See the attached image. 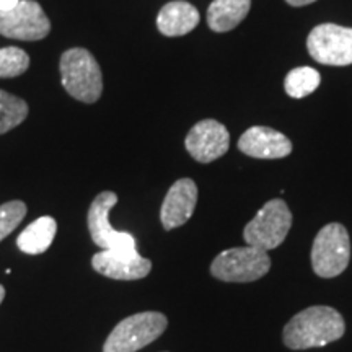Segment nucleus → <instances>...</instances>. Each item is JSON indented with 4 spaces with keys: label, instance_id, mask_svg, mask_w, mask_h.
Masks as SVG:
<instances>
[{
    "label": "nucleus",
    "instance_id": "8",
    "mask_svg": "<svg viewBox=\"0 0 352 352\" xmlns=\"http://www.w3.org/2000/svg\"><path fill=\"white\" fill-rule=\"evenodd\" d=\"M118 204L113 191H103L95 197L88 209V230L91 240L103 250H138L135 239L129 232L114 230L109 222V212Z\"/></svg>",
    "mask_w": 352,
    "mask_h": 352
},
{
    "label": "nucleus",
    "instance_id": "15",
    "mask_svg": "<svg viewBox=\"0 0 352 352\" xmlns=\"http://www.w3.org/2000/svg\"><path fill=\"white\" fill-rule=\"evenodd\" d=\"M252 0H214L208 8V25L215 33L236 28L248 15Z\"/></svg>",
    "mask_w": 352,
    "mask_h": 352
},
{
    "label": "nucleus",
    "instance_id": "23",
    "mask_svg": "<svg viewBox=\"0 0 352 352\" xmlns=\"http://www.w3.org/2000/svg\"><path fill=\"white\" fill-rule=\"evenodd\" d=\"M3 297H6V289L2 287V285H0V303H2V300H3Z\"/></svg>",
    "mask_w": 352,
    "mask_h": 352
},
{
    "label": "nucleus",
    "instance_id": "10",
    "mask_svg": "<svg viewBox=\"0 0 352 352\" xmlns=\"http://www.w3.org/2000/svg\"><path fill=\"white\" fill-rule=\"evenodd\" d=\"M91 266L100 274L116 280L144 279L152 271L151 259L140 256L138 250H101L91 258Z\"/></svg>",
    "mask_w": 352,
    "mask_h": 352
},
{
    "label": "nucleus",
    "instance_id": "18",
    "mask_svg": "<svg viewBox=\"0 0 352 352\" xmlns=\"http://www.w3.org/2000/svg\"><path fill=\"white\" fill-rule=\"evenodd\" d=\"M26 116H28L26 101L0 90V135L21 124Z\"/></svg>",
    "mask_w": 352,
    "mask_h": 352
},
{
    "label": "nucleus",
    "instance_id": "21",
    "mask_svg": "<svg viewBox=\"0 0 352 352\" xmlns=\"http://www.w3.org/2000/svg\"><path fill=\"white\" fill-rule=\"evenodd\" d=\"M20 3V0H0V12H7L15 8Z\"/></svg>",
    "mask_w": 352,
    "mask_h": 352
},
{
    "label": "nucleus",
    "instance_id": "6",
    "mask_svg": "<svg viewBox=\"0 0 352 352\" xmlns=\"http://www.w3.org/2000/svg\"><path fill=\"white\" fill-rule=\"evenodd\" d=\"M292 227V212L283 199H271L246 223L243 239L246 245L270 252L279 246Z\"/></svg>",
    "mask_w": 352,
    "mask_h": 352
},
{
    "label": "nucleus",
    "instance_id": "11",
    "mask_svg": "<svg viewBox=\"0 0 352 352\" xmlns=\"http://www.w3.org/2000/svg\"><path fill=\"white\" fill-rule=\"evenodd\" d=\"M186 151L199 164H210L226 155L230 147V134L227 127L215 120H204L191 127L188 132Z\"/></svg>",
    "mask_w": 352,
    "mask_h": 352
},
{
    "label": "nucleus",
    "instance_id": "12",
    "mask_svg": "<svg viewBox=\"0 0 352 352\" xmlns=\"http://www.w3.org/2000/svg\"><path fill=\"white\" fill-rule=\"evenodd\" d=\"M197 204V186L191 178H182L173 183L166 192L160 210V220L165 230L184 226L195 214Z\"/></svg>",
    "mask_w": 352,
    "mask_h": 352
},
{
    "label": "nucleus",
    "instance_id": "16",
    "mask_svg": "<svg viewBox=\"0 0 352 352\" xmlns=\"http://www.w3.org/2000/svg\"><path fill=\"white\" fill-rule=\"evenodd\" d=\"M57 222L50 215H44L30 223L16 239V246L26 254H41L54 241Z\"/></svg>",
    "mask_w": 352,
    "mask_h": 352
},
{
    "label": "nucleus",
    "instance_id": "2",
    "mask_svg": "<svg viewBox=\"0 0 352 352\" xmlns=\"http://www.w3.org/2000/svg\"><path fill=\"white\" fill-rule=\"evenodd\" d=\"M60 80L67 94L82 103H95L103 94V76L96 59L83 47H72L60 57Z\"/></svg>",
    "mask_w": 352,
    "mask_h": 352
},
{
    "label": "nucleus",
    "instance_id": "5",
    "mask_svg": "<svg viewBox=\"0 0 352 352\" xmlns=\"http://www.w3.org/2000/svg\"><path fill=\"white\" fill-rule=\"evenodd\" d=\"M351 259L349 233L342 223L324 226L311 246V267L316 276L331 279L346 271Z\"/></svg>",
    "mask_w": 352,
    "mask_h": 352
},
{
    "label": "nucleus",
    "instance_id": "13",
    "mask_svg": "<svg viewBox=\"0 0 352 352\" xmlns=\"http://www.w3.org/2000/svg\"><path fill=\"white\" fill-rule=\"evenodd\" d=\"M240 152L253 158L276 160L284 158L292 152V142L283 132L264 126H253L243 132L239 140Z\"/></svg>",
    "mask_w": 352,
    "mask_h": 352
},
{
    "label": "nucleus",
    "instance_id": "19",
    "mask_svg": "<svg viewBox=\"0 0 352 352\" xmlns=\"http://www.w3.org/2000/svg\"><path fill=\"white\" fill-rule=\"evenodd\" d=\"M30 67V56L20 47L10 46L0 50V78L19 77Z\"/></svg>",
    "mask_w": 352,
    "mask_h": 352
},
{
    "label": "nucleus",
    "instance_id": "7",
    "mask_svg": "<svg viewBox=\"0 0 352 352\" xmlns=\"http://www.w3.org/2000/svg\"><path fill=\"white\" fill-rule=\"evenodd\" d=\"M307 50L320 64L349 65L352 64V28L334 23L315 26L307 38Z\"/></svg>",
    "mask_w": 352,
    "mask_h": 352
},
{
    "label": "nucleus",
    "instance_id": "9",
    "mask_svg": "<svg viewBox=\"0 0 352 352\" xmlns=\"http://www.w3.org/2000/svg\"><path fill=\"white\" fill-rule=\"evenodd\" d=\"M51 32V21L34 0H20L15 8L0 12V34L20 41H39Z\"/></svg>",
    "mask_w": 352,
    "mask_h": 352
},
{
    "label": "nucleus",
    "instance_id": "4",
    "mask_svg": "<svg viewBox=\"0 0 352 352\" xmlns=\"http://www.w3.org/2000/svg\"><path fill=\"white\" fill-rule=\"evenodd\" d=\"M168 320L160 311H142L127 316L114 327L103 346V352H135L160 338Z\"/></svg>",
    "mask_w": 352,
    "mask_h": 352
},
{
    "label": "nucleus",
    "instance_id": "3",
    "mask_svg": "<svg viewBox=\"0 0 352 352\" xmlns=\"http://www.w3.org/2000/svg\"><path fill=\"white\" fill-rule=\"evenodd\" d=\"M271 270V258L264 250L254 246H235L215 256L210 274L223 283H253Z\"/></svg>",
    "mask_w": 352,
    "mask_h": 352
},
{
    "label": "nucleus",
    "instance_id": "14",
    "mask_svg": "<svg viewBox=\"0 0 352 352\" xmlns=\"http://www.w3.org/2000/svg\"><path fill=\"white\" fill-rule=\"evenodd\" d=\"M199 25V12L195 6L184 0L168 2L157 16L158 32L165 36H183Z\"/></svg>",
    "mask_w": 352,
    "mask_h": 352
},
{
    "label": "nucleus",
    "instance_id": "22",
    "mask_svg": "<svg viewBox=\"0 0 352 352\" xmlns=\"http://www.w3.org/2000/svg\"><path fill=\"white\" fill-rule=\"evenodd\" d=\"M285 2L292 7H303V6H308V3L316 2V0H285Z\"/></svg>",
    "mask_w": 352,
    "mask_h": 352
},
{
    "label": "nucleus",
    "instance_id": "17",
    "mask_svg": "<svg viewBox=\"0 0 352 352\" xmlns=\"http://www.w3.org/2000/svg\"><path fill=\"white\" fill-rule=\"evenodd\" d=\"M320 83L321 77L318 70L314 67H297L287 74L284 87L289 96L300 100L314 94Z\"/></svg>",
    "mask_w": 352,
    "mask_h": 352
},
{
    "label": "nucleus",
    "instance_id": "20",
    "mask_svg": "<svg viewBox=\"0 0 352 352\" xmlns=\"http://www.w3.org/2000/svg\"><path fill=\"white\" fill-rule=\"evenodd\" d=\"M26 215V204L21 201H10L0 206V241L7 239L20 226Z\"/></svg>",
    "mask_w": 352,
    "mask_h": 352
},
{
    "label": "nucleus",
    "instance_id": "1",
    "mask_svg": "<svg viewBox=\"0 0 352 352\" xmlns=\"http://www.w3.org/2000/svg\"><path fill=\"white\" fill-rule=\"evenodd\" d=\"M346 331V323L338 310L315 305L294 315L284 327V344L292 351L323 347L338 341Z\"/></svg>",
    "mask_w": 352,
    "mask_h": 352
}]
</instances>
